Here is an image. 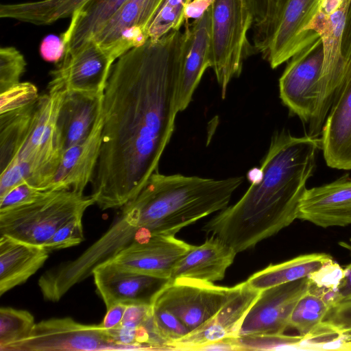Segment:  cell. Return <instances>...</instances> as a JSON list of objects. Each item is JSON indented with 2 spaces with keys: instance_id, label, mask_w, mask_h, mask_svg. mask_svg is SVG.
<instances>
[{
  "instance_id": "30",
  "label": "cell",
  "mask_w": 351,
  "mask_h": 351,
  "mask_svg": "<svg viewBox=\"0 0 351 351\" xmlns=\"http://www.w3.org/2000/svg\"><path fill=\"white\" fill-rule=\"evenodd\" d=\"M295 350H351V333L343 332L335 326L323 321L302 336Z\"/></svg>"
},
{
  "instance_id": "7",
  "label": "cell",
  "mask_w": 351,
  "mask_h": 351,
  "mask_svg": "<svg viewBox=\"0 0 351 351\" xmlns=\"http://www.w3.org/2000/svg\"><path fill=\"white\" fill-rule=\"evenodd\" d=\"M210 11V67L224 97L248 54L247 34L254 17L248 0H215Z\"/></svg>"
},
{
  "instance_id": "36",
  "label": "cell",
  "mask_w": 351,
  "mask_h": 351,
  "mask_svg": "<svg viewBox=\"0 0 351 351\" xmlns=\"http://www.w3.org/2000/svg\"><path fill=\"white\" fill-rule=\"evenodd\" d=\"M39 97L37 87L29 82H19L0 94V114L29 106Z\"/></svg>"
},
{
  "instance_id": "31",
  "label": "cell",
  "mask_w": 351,
  "mask_h": 351,
  "mask_svg": "<svg viewBox=\"0 0 351 351\" xmlns=\"http://www.w3.org/2000/svg\"><path fill=\"white\" fill-rule=\"evenodd\" d=\"M191 0H162L147 29L149 39L157 41L185 23L184 10Z\"/></svg>"
},
{
  "instance_id": "32",
  "label": "cell",
  "mask_w": 351,
  "mask_h": 351,
  "mask_svg": "<svg viewBox=\"0 0 351 351\" xmlns=\"http://www.w3.org/2000/svg\"><path fill=\"white\" fill-rule=\"evenodd\" d=\"M34 317L25 310L0 308V350L25 338L35 325Z\"/></svg>"
},
{
  "instance_id": "43",
  "label": "cell",
  "mask_w": 351,
  "mask_h": 351,
  "mask_svg": "<svg viewBox=\"0 0 351 351\" xmlns=\"http://www.w3.org/2000/svg\"><path fill=\"white\" fill-rule=\"evenodd\" d=\"M254 17V44L260 39L267 21L269 0H248Z\"/></svg>"
},
{
  "instance_id": "20",
  "label": "cell",
  "mask_w": 351,
  "mask_h": 351,
  "mask_svg": "<svg viewBox=\"0 0 351 351\" xmlns=\"http://www.w3.org/2000/svg\"><path fill=\"white\" fill-rule=\"evenodd\" d=\"M162 0H127L93 39L103 47L126 51L149 40L148 27Z\"/></svg>"
},
{
  "instance_id": "25",
  "label": "cell",
  "mask_w": 351,
  "mask_h": 351,
  "mask_svg": "<svg viewBox=\"0 0 351 351\" xmlns=\"http://www.w3.org/2000/svg\"><path fill=\"white\" fill-rule=\"evenodd\" d=\"M126 1L90 0L77 10L60 36L65 46L64 54L93 38Z\"/></svg>"
},
{
  "instance_id": "33",
  "label": "cell",
  "mask_w": 351,
  "mask_h": 351,
  "mask_svg": "<svg viewBox=\"0 0 351 351\" xmlns=\"http://www.w3.org/2000/svg\"><path fill=\"white\" fill-rule=\"evenodd\" d=\"M234 350H295L302 336L278 335H247L230 337Z\"/></svg>"
},
{
  "instance_id": "9",
  "label": "cell",
  "mask_w": 351,
  "mask_h": 351,
  "mask_svg": "<svg viewBox=\"0 0 351 351\" xmlns=\"http://www.w3.org/2000/svg\"><path fill=\"white\" fill-rule=\"evenodd\" d=\"M123 350L109 330L99 325H87L70 317L51 318L36 323L22 340L3 351L112 350Z\"/></svg>"
},
{
  "instance_id": "2",
  "label": "cell",
  "mask_w": 351,
  "mask_h": 351,
  "mask_svg": "<svg viewBox=\"0 0 351 351\" xmlns=\"http://www.w3.org/2000/svg\"><path fill=\"white\" fill-rule=\"evenodd\" d=\"M321 139L275 133L246 192L204 223L201 230L219 237L237 252L252 248L298 219L306 184L313 175Z\"/></svg>"
},
{
  "instance_id": "14",
  "label": "cell",
  "mask_w": 351,
  "mask_h": 351,
  "mask_svg": "<svg viewBox=\"0 0 351 351\" xmlns=\"http://www.w3.org/2000/svg\"><path fill=\"white\" fill-rule=\"evenodd\" d=\"M193 246L173 235H156L131 243L109 261L125 271L169 280L178 261Z\"/></svg>"
},
{
  "instance_id": "35",
  "label": "cell",
  "mask_w": 351,
  "mask_h": 351,
  "mask_svg": "<svg viewBox=\"0 0 351 351\" xmlns=\"http://www.w3.org/2000/svg\"><path fill=\"white\" fill-rule=\"evenodd\" d=\"M26 65L23 55L15 47L0 48V93L20 82Z\"/></svg>"
},
{
  "instance_id": "38",
  "label": "cell",
  "mask_w": 351,
  "mask_h": 351,
  "mask_svg": "<svg viewBox=\"0 0 351 351\" xmlns=\"http://www.w3.org/2000/svg\"><path fill=\"white\" fill-rule=\"evenodd\" d=\"M49 191L25 182L0 197V211H4L34 202Z\"/></svg>"
},
{
  "instance_id": "39",
  "label": "cell",
  "mask_w": 351,
  "mask_h": 351,
  "mask_svg": "<svg viewBox=\"0 0 351 351\" xmlns=\"http://www.w3.org/2000/svg\"><path fill=\"white\" fill-rule=\"evenodd\" d=\"M343 275V269L332 260L308 276L310 287L318 293L337 290Z\"/></svg>"
},
{
  "instance_id": "19",
  "label": "cell",
  "mask_w": 351,
  "mask_h": 351,
  "mask_svg": "<svg viewBox=\"0 0 351 351\" xmlns=\"http://www.w3.org/2000/svg\"><path fill=\"white\" fill-rule=\"evenodd\" d=\"M321 149L326 165L332 169H351V58L335 99L326 117Z\"/></svg>"
},
{
  "instance_id": "11",
  "label": "cell",
  "mask_w": 351,
  "mask_h": 351,
  "mask_svg": "<svg viewBox=\"0 0 351 351\" xmlns=\"http://www.w3.org/2000/svg\"><path fill=\"white\" fill-rule=\"evenodd\" d=\"M124 53L117 46L103 47L90 39L66 53L50 74L67 90L102 94L113 64Z\"/></svg>"
},
{
  "instance_id": "46",
  "label": "cell",
  "mask_w": 351,
  "mask_h": 351,
  "mask_svg": "<svg viewBox=\"0 0 351 351\" xmlns=\"http://www.w3.org/2000/svg\"><path fill=\"white\" fill-rule=\"evenodd\" d=\"M339 302L351 300V263L343 269V278L337 289Z\"/></svg>"
},
{
  "instance_id": "41",
  "label": "cell",
  "mask_w": 351,
  "mask_h": 351,
  "mask_svg": "<svg viewBox=\"0 0 351 351\" xmlns=\"http://www.w3.org/2000/svg\"><path fill=\"white\" fill-rule=\"evenodd\" d=\"M324 321L335 326L343 332L351 333V300L340 302L332 306Z\"/></svg>"
},
{
  "instance_id": "15",
  "label": "cell",
  "mask_w": 351,
  "mask_h": 351,
  "mask_svg": "<svg viewBox=\"0 0 351 351\" xmlns=\"http://www.w3.org/2000/svg\"><path fill=\"white\" fill-rule=\"evenodd\" d=\"M210 8L199 19L184 23V38L176 88L178 112L190 104L207 68L210 67Z\"/></svg>"
},
{
  "instance_id": "28",
  "label": "cell",
  "mask_w": 351,
  "mask_h": 351,
  "mask_svg": "<svg viewBox=\"0 0 351 351\" xmlns=\"http://www.w3.org/2000/svg\"><path fill=\"white\" fill-rule=\"evenodd\" d=\"M36 101L0 114L1 171L18 156L24 145L31 130Z\"/></svg>"
},
{
  "instance_id": "40",
  "label": "cell",
  "mask_w": 351,
  "mask_h": 351,
  "mask_svg": "<svg viewBox=\"0 0 351 351\" xmlns=\"http://www.w3.org/2000/svg\"><path fill=\"white\" fill-rule=\"evenodd\" d=\"M29 181L27 167L17 159H14L0 175V197L15 186Z\"/></svg>"
},
{
  "instance_id": "34",
  "label": "cell",
  "mask_w": 351,
  "mask_h": 351,
  "mask_svg": "<svg viewBox=\"0 0 351 351\" xmlns=\"http://www.w3.org/2000/svg\"><path fill=\"white\" fill-rule=\"evenodd\" d=\"M152 320L154 332L160 341L164 350H167L169 343L190 332L176 315L161 308L152 306Z\"/></svg>"
},
{
  "instance_id": "21",
  "label": "cell",
  "mask_w": 351,
  "mask_h": 351,
  "mask_svg": "<svg viewBox=\"0 0 351 351\" xmlns=\"http://www.w3.org/2000/svg\"><path fill=\"white\" fill-rule=\"evenodd\" d=\"M102 127L101 110L88 136L63 152L49 190L66 189L84 193L95 176L101 146Z\"/></svg>"
},
{
  "instance_id": "16",
  "label": "cell",
  "mask_w": 351,
  "mask_h": 351,
  "mask_svg": "<svg viewBox=\"0 0 351 351\" xmlns=\"http://www.w3.org/2000/svg\"><path fill=\"white\" fill-rule=\"evenodd\" d=\"M322 0H285L279 17L263 53L271 69L288 61L296 52L318 36L306 29Z\"/></svg>"
},
{
  "instance_id": "18",
  "label": "cell",
  "mask_w": 351,
  "mask_h": 351,
  "mask_svg": "<svg viewBox=\"0 0 351 351\" xmlns=\"http://www.w3.org/2000/svg\"><path fill=\"white\" fill-rule=\"evenodd\" d=\"M298 219L324 228L351 225V178L337 180L306 190L299 205Z\"/></svg>"
},
{
  "instance_id": "42",
  "label": "cell",
  "mask_w": 351,
  "mask_h": 351,
  "mask_svg": "<svg viewBox=\"0 0 351 351\" xmlns=\"http://www.w3.org/2000/svg\"><path fill=\"white\" fill-rule=\"evenodd\" d=\"M65 46L60 36L49 35L41 42L40 54L47 62L58 64L63 58Z\"/></svg>"
},
{
  "instance_id": "8",
  "label": "cell",
  "mask_w": 351,
  "mask_h": 351,
  "mask_svg": "<svg viewBox=\"0 0 351 351\" xmlns=\"http://www.w3.org/2000/svg\"><path fill=\"white\" fill-rule=\"evenodd\" d=\"M233 291L234 287L178 278L168 280L156 293L151 304L173 313L191 331L213 317Z\"/></svg>"
},
{
  "instance_id": "13",
  "label": "cell",
  "mask_w": 351,
  "mask_h": 351,
  "mask_svg": "<svg viewBox=\"0 0 351 351\" xmlns=\"http://www.w3.org/2000/svg\"><path fill=\"white\" fill-rule=\"evenodd\" d=\"M309 285V278L306 277L261 291L237 336L284 334L289 328V318L295 305Z\"/></svg>"
},
{
  "instance_id": "44",
  "label": "cell",
  "mask_w": 351,
  "mask_h": 351,
  "mask_svg": "<svg viewBox=\"0 0 351 351\" xmlns=\"http://www.w3.org/2000/svg\"><path fill=\"white\" fill-rule=\"evenodd\" d=\"M127 306L128 305L121 303L113 305L107 309L106 315L99 325L108 330L117 328L123 321Z\"/></svg>"
},
{
  "instance_id": "29",
  "label": "cell",
  "mask_w": 351,
  "mask_h": 351,
  "mask_svg": "<svg viewBox=\"0 0 351 351\" xmlns=\"http://www.w3.org/2000/svg\"><path fill=\"white\" fill-rule=\"evenodd\" d=\"M330 308L322 296L309 285L293 309L289 322V328L304 336L324 321Z\"/></svg>"
},
{
  "instance_id": "45",
  "label": "cell",
  "mask_w": 351,
  "mask_h": 351,
  "mask_svg": "<svg viewBox=\"0 0 351 351\" xmlns=\"http://www.w3.org/2000/svg\"><path fill=\"white\" fill-rule=\"evenodd\" d=\"M215 0H191L184 10L185 23L190 19H198L211 7Z\"/></svg>"
},
{
  "instance_id": "27",
  "label": "cell",
  "mask_w": 351,
  "mask_h": 351,
  "mask_svg": "<svg viewBox=\"0 0 351 351\" xmlns=\"http://www.w3.org/2000/svg\"><path fill=\"white\" fill-rule=\"evenodd\" d=\"M90 0H38L0 5L1 19H14L36 25H50L71 18Z\"/></svg>"
},
{
  "instance_id": "23",
  "label": "cell",
  "mask_w": 351,
  "mask_h": 351,
  "mask_svg": "<svg viewBox=\"0 0 351 351\" xmlns=\"http://www.w3.org/2000/svg\"><path fill=\"white\" fill-rule=\"evenodd\" d=\"M237 253L225 241L211 236L192 248L175 265L170 279L186 278L214 282L222 280Z\"/></svg>"
},
{
  "instance_id": "17",
  "label": "cell",
  "mask_w": 351,
  "mask_h": 351,
  "mask_svg": "<svg viewBox=\"0 0 351 351\" xmlns=\"http://www.w3.org/2000/svg\"><path fill=\"white\" fill-rule=\"evenodd\" d=\"M92 276L106 310L119 303L151 304L168 280L121 269L110 261L97 265Z\"/></svg>"
},
{
  "instance_id": "26",
  "label": "cell",
  "mask_w": 351,
  "mask_h": 351,
  "mask_svg": "<svg viewBox=\"0 0 351 351\" xmlns=\"http://www.w3.org/2000/svg\"><path fill=\"white\" fill-rule=\"evenodd\" d=\"M332 260V256L326 253L300 255L280 263L271 264L252 274L246 282L252 288L263 291L308 277Z\"/></svg>"
},
{
  "instance_id": "6",
  "label": "cell",
  "mask_w": 351,
  "mask_h": 351,
  "mask_svg": "<svg viewBox=\"0 0 351 351\" xmlns=\"http://www.w3.org/2000/svg\"><path fill=\"white\" fill-rule=\"evenodd\" d=\"M66 90L61 81L51 78L47 93L39 95L29 134L14 158L27 167L28 182L47 191L63 154L57 117Z\"/></svg>"
},
{
  "instance_id": "22",
  "label": "cell",
  "mask_w": 351,
  "mask_h": 351,
  "mask_svg": "<svg viewBox=\"0 0 351 351\" xmlns=\"http://www.w3.org/2000/svg\"><path fill=\"white\" fill-rule=\"evenodd\" d=\"M103 96L66 90L57 117L63 152L88 136L101 113Z\"/></svg>"
},
{
  "instance_id": "1",
  "label": "cell",
  "mask_w": 351,
  "mask_h": 351,
  "mask_svg": "<svg viewBox=\"0 0 351 351\" xmlns=\"http://www.w3.org/2000/svg\"><path fill=\"white\" fill-rule=\"evenodd\" d=\"M184 32L148 40L113 64L102 101V141L92 193L101 209L119 208L158 171L173 132Z\"/></svg>"
},
{
  "instance_id": "10",
  "label": "cell",
  "mask_w": 351,
  "mask_h": 351,
  "mask_svg": "<svg viewBox=\"0 0 351 351\" xmlns=\"http://www.w3.org/2000/svg\"><path fill=\"white\" fill-rule=\"evenodd\" d=\"M279 79V94L290 113L302 121L304 129L314 114L319 95L324 50L318 37L289 60Z\"/></svg>"
},
{
  "instance_id": "4",
  "label": "cell",
  "mask_w": 351,
  "mask_h": 351,
  "mask_svg": "<svg viewBox=\"0 0 351 351\" xmlns=\"http://www.w3.org/2000/svg\"><path fill=\"white\" fill-rule=\"evenodd\" d=\"M306 32L322 43L319 95L307 133L318 136L341 86L351 58V0H322Z\"/></svg>"
},
{
  "instance_id": "5",
  "label": "cell",
  "mask_w": 351,
  "mask_h": 351,
  "mask_svg": "<svg viewBox=\"0 0 351 351\" xmlns=\"http://www.w3.org/2000/svg\"><path fill=\"white\" fill-rule=\"evenodd\" d=\"M95 204L91 195L73 190L49 191L28 204L0 211V235L43 247L71 219Z\"/></svg>"
},
{
  "instance_id": "3",
  "label": "cell",
  "mask_w": 351,
  "mask_h": 351,
  "mask_svg": "<svg viewBox=\"0 0 351 351\" xmlns=\"http://www.w3.org/2000/svg\"><path fill=\"white\" fill-rule=\"evenodd\" d=\"M243 180V176L218 180L156 171L121 207L111 226L86 250V256L98 265L134 241L156 235L175 236L182 228L226 208Z\"/></svg>"
},
{
  "instance_id": "37",
  "label": "cell",
  "mask_w": 351,
  "mask_h": 351,
  "mask_svg": "<svg viewBox=\"0 0 351 351\" xmlns=\"http://www.w3.org/2000/svg\"><path fill=\"white\" fill-rule=\"evenodd\" d=\"M83 216L77 217L60 226L45 244L48 252L62 250L79 245L84 240Z\"/></svg>"
},
{
  "instance_id": "24",
  "label": "cell",
  "mask_w": 351,
  "mask_h": 351,
  "mask_svg": "<svg viewBox=\"0 0 351 351\" xmlns=\"http://www.w3.org/2000/svg\"><path fill=\"white\" fill-rule=\"evenodd\" d=\"M49 252L5 235L0 237V296L26 282L46 262Z\"/></svg>"
},
{
  "instance_id": "12",
  "label": "cell",
  "mask_w": 351,
  "mask_h": 351,
  "mask_svg": "<svg viewBox=\"0 0 351 351\" xmlns=\"http://www.w3.org/2000/svg\"><path fill=\"white\" fill-rule=\"evenodd\" d=\"M261 291L243 282L234 286V291L223 306L210 319L184 337L167 345L168 350H199L213 342L234 337L248 311Z\"/></svg>"
}]
</instances>
